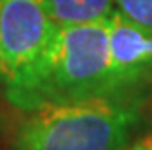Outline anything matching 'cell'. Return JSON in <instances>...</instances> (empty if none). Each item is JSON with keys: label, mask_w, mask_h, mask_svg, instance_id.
Here are the masks:
<instances>
[{"label": "cell", "mask_w": 152, "mask_h": 150, "mask_svg": "<svg viewBox=\"0 0 152 150\" xmlns=\"http://www.w3.org/2000/svg\"><path fill=\"white\" fill-rule=\"evenodd\" d=\"M56 27L40 0H0V85L42 54Z\"/></svg>", "instance_id": "3957f363"}, {"label": "cell", "mask_w": 152, "mask_h": 150, "mask_svg": "<svg viewBox=\"0 0 152 150\" xmlns=\"http://www.w3.org/2000/svg\"><path fill=\"white\" fill-rule=\"evenodd\" d=\"M7 101L22 112L118 94L109 54L107 24L58 25L42 54L4 85Z\"/></svg>", "instance_id": "6da1fadb"}, {"label": "cell", "mask_w": 152, "mask_h": 150, "mask_svg": "<svg viewBox=\"0 0 152 150\" xmlns=\"http://www.w3.org/2000/svg\"><path fill=\"white\" fill-rule=\"evenodd\" d=\"M125 150H152V136H147V138L138 139L136 143L129 145Z\"/></svg>", "instance_id": "52a82bcc"}, {"label": "cell", "mask_w": 152, "mask_h": 150, "mask_svg": "<svg viewBox=\"0 0 152 150\" xmlns=\"http://www.w3.org/2000/svg\"><path fill=\"white\" fill-rule=\"evenodd\" d=\"M56 25L103 22L116 9L114 0H40Z\"/></svg>", "instance_id": "5b68a950"}, {"label": "cell", "mask_w": 152, "mask_h": 150, "mask_svg": "<svg viewBox=\"0 0 152 150\" xmlns=\"http://www.w3.org/2000/svg\"><path fill=\"white\" fill-rule=\"evenodd\" d=\"M105 24L118 94L145 98V90L152 87V33L132 24L116 9Z\"/></svg>", "instance_id": "277c9868"}, {"label": "cell", "mask_w": 152, "mask_h": 150, "mask_svg": "<svg viewBox=\"0 0 152 150\" xmlns=\"http://www.w3.org/2000/svg\"><path fill=\"white\" fill-rule=\"evenodd\" d=\"M114 6L132 24L152 33V0H114Z\"/></svg>", "instance_id": "8992f818"}, {"label": "cell", "mask_w": 152, "mask_h": 150, "mask_svg": "<svg viewBox=\"0 0 152 150\" xmlns=\"http://www.w3.org/2000/svg\"><path fill=\"white\" fill-rule=\"evenodd\" d=\"M145 98H98L24 112L6 150H125L143 128Z\"/></svg>", "instance_id": "7a4b0ae2"}]
</instances>
